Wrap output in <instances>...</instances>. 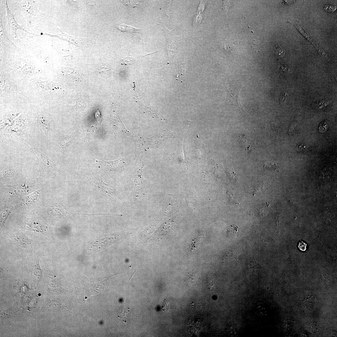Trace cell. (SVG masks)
<instances>
[{
  "instance_id": "6da1fadb",
  "label": "cell",
  "mask_w": 337,
  "mask_h": 337,
  "mask_svg": "<svg viewBox=\"0 0 337 337\" xmlns=\"http://www.w3.org/2000/svg\"><path fill=\"white\" fill-rule=\"evenodd\" d=\"M243 81L242 80H237L228 82L223 81L227 93L226 101L229 105L238 107L249 116V114L245 110L239 100L240 92L243 86Z\"/></svg>"
},
{
  "instance_id": "7a4b0ae2",
  "label": "cell",
  "mask_w": 337,
  "mask_h": 337,
  "mask_svg": "<svg viewBox=\"0 0 337 337\" xmlns=\"http://www.w3.org/2000/svg\"><path fill=\"white\" fill-rule=\"evenodd\" d=\"M36 158L37 166L42 176H48L53 173L55 167L53 162L40 152L35 148L32 150Z\"/></svg>"
},
{
  "instance_id": "3957f363",
  "label": "cell",
  "mask_w": 337,
  "mask_h": 337,
  "mask_svg": "<svg viewBox=\"0 0 337 337\" xmlns=\"http://www.w3.org/2000/svg\"><path fill=\"white\" fill-rule=\"evenodd\" d=\"M10 237L14 244L26 249L32 248L35 242V241L29 238L21 232L13 233L10 236Z\"/></svg>"
},
{
  "instance_id": "277c9868",
  "label": "cell",
  "mask_w": 337,
  "mask_h": 337,
  "mask_svg": "<svg viewBox=\"0 0 337 337\" xmlns=\"http://www.w3.org/2000/svg\"><path fill=\"white\" fill-rule=\"evenodd\" d=\"M21 227L26 230L33 231L39 232H43L47 229V226L38 222L29 221L25 222L21 224Z\"/></svg>"
},
{
  "instance_id": "5b68a950",
  "label": "cell",
  "mask_w": 337,
  "mask_h": 337,
  "mask_svg": "<svg viewBox=\"0 0 337 337\" xmlns=\"http://www.w3.org/2000/svg\"><path fill=\"white\" fill-rule=\"evenodd\" d=\"M68 212L62 204L55 203L51 206L48 213L50 216H62Z\"/></svg>"
},
{
  "instance_id": "8992f818",
  "label": "cell",
  "mask_w": 337,
  "mask_h": 337,
  "mask_svg": "<svg viewBox=\"0 0 337 337\" xmlns=\"http://www.w3.org/2000/svg\"><path fill=\"white\" fill-rule=\"evenodd\" d=\"M108 169L112 171H119L125 166V162L123 157L113 161H104Z\"/></svg>"
},
{
  "instance_id": "52a82bcc",
  "label": "cell",
  "mask_w": 337,
  "mask_h": 337,
  "mask_svg": "<svg viewBox=\"0 0 337 337\" xmlns=\"http://www.w3.org/2000/svg\"><path fill=\"white\" fill-rule=\"evenodd\" d=\"M37 122L42 130L45 132L48 133L50 130L49 121L44 118L39 113L37 114Z\"/></svg>"
},
{
  "instance_id": "ba28073f",
  "label": "cell",
  "mask_w": 337,
  "mask_h": 337,
  "mask_svg": "<svg viewBox=\"0 0 337 337\" xmlns=\"http://www.w3.org/2000/svg\"><path fill=\"white\" fill-rule=\"evenodd\" d=\"M288 22L289 23L294 25L295 27H296L297 29L299 31V32L305 38H306L308 40H309L310 42L312 44H313L315 46L314 44L313 43L312 41L311 40V39L309 35L308 34L306 31L304 30V29L301 25V24L298 21L296 20H294L292 19H290L288 20Z\"/></svg>"
},
{
  "instance_id": "9c48e42d",
  "label": "cell",
  "mask_w": 337,
  "mask_h": 337,
  "mask_svg": "<svg viewBox=\"0 0 337 337\" xmlns=\"http://www.w3.org/2000/svg\"><path fill=\"white\" fill-rule=\"evenodd\" d=\"M74 136V133H72L63 137L59 142L61 148L64 149L68 147L73 140Z\"/></svg>"
},
{
  "instance_id": "30bf717a",
  "label": "cell",
  "mask_w": 337,
  "mask_h": 337,
  "mask_svg": "<svg viewBox=\"0 0 337 337\" xmlns=\"http://www.w3.org/2000/svg\"><path fill=\"white\" fill-rule=\"evenodd\" d=\"M12 211V209L10 208H6L2 211L0 213V227L2 229L4 227L6 222Z\"/></svg>"
},
{
  "instance_id": "8fae6325",
  "label": "cell",
  "mask_w": 337,
  "mask_h": 337,
  "mask_svg": "<svg viewBox=\"0 0 337 337\" xmlns=\"http://www.w3.org/2000/svg\"><path fill=\"white\" fill-rule=\"evenodd\" d=\"M238 142L240 147L245 150L248 151L250 148L251 144L244 134L240 135Z\"/></svg>"
},
{
  "instance_id": "7c38bea8",
  "label": "cell",
  "mask_w": 337,
  "mask_h": 337,
  "mask_svg": "<svg viewBox=\"0 0 337 337\" xmlns=\"http://www.w3.org/2000/svg\"><path fill=\"white\" fill-rule=\"evenodd\" d=\"M116 27L120 31L125 32H135L139 31L140 30L125 24H117Z\"/></svg>"
},
{
  "instance_id": "4fadbf2b",
  "label": "cell",
  "mask_w": 337,
  "mask_h": 337,
  "mask_svg": "<svg viewBox=\"0 0 337 337\" xmlns=\"http://www.w3.org/2000/svg\"><path fill=\"white\" fill-rule=\"evenodd\" d=\"M17 173V170L15 168H11L2 171L0 173V179L13 177Z\"/></svg>"
},
{
  "instance_id": "5bb4252c",
  "label": "cell",
  "mask_w": 337,
  "mask_h": 337,
  "mask_svg": "<svg viewBox=\"0 0 337 337\" xmlns=\"http://www.w3.org/2000/svg\"><path fill=\"white\" fill-rule=\"evenodd\" d=\"M39 194V191H37L27 196L25 199V205H29L33 203L37 200Z\"/></svg>"
},
{
  "instance_id": "9a60e30c",
  "label": "cell",
  "mask_w": 337,
  "mask_h": 337,
  "mask_svg": "<svg viewBox=\"0 0 337 337\" xmlns=\"http://www.w3.org/2000/svg\"><path fill=\"white\" fill-rule=\"evenodd\" d=\"M274 55L277 58L283 57L285 54V51L278 44H275L274 46Z\"/></svg>"
},
{
  "instance_id": "2e32d148",
  "label": "cell",
  "mask_w": 337,
  "mask_h": 337,
  "mask_svg": "<svg viewBox=\"0 0 337 337\" xmlns=\"http://www.w3.org/2000/svg\"><path fill=\"white\" fill-rule=\"evenodd\" d=\"M39 260H36L35 267L33 272V277L36 280H39L42 276V272L39 265Z\"/></svg>"
},
{
  "instance_id": "e0dca14e",
  "label": "cell",
  "mask_w": 337,
  "mask_h": 337,
  "mask_svg": "<svg viewBox=\"0 0 337 337\" xmlns=\"http://www.w3.org/2000/svg\"><path fill=\"white\" fill-rule=\"evenodd\" d=\"M263 167L266 169L270 170H273L276 169V164L272 162L267 161L264 164Z\"/></svg>"
},
{
  "instance_id": "ac0fdd59",
  "label": "cell",
  "mask_w": 337,
  "mask_h": 337,
  "mask_svg": "<svg viewBox=\"0 0 337 337\" xmlns=\"http://www.w3.org/2000/svg\"><path fill=\"white\" fill-rule=\"evenodd\" d=\"M121 61L123 64L127 65H132L134 62V60L132 58L128 56L124 57Z\"/></svg>"
},
{
  "instance_id": "d6986e66",
  "label": "cell",
  "mask_w": 337,
  "mask_h": 337,
  "mask_svg": "<svg viewBox=\"0 0 337 337\" xmlns=\"http://www.w3.org/2000/svg\"><path fill=\"white\" fill-rule=\"evenodd\" d=\"M336 6L331 5L327 4L324 7L325 10L329 12H333L336 10Z\"/></svg>"
},
{
  "instance_id": "ffe728a7",
  "label": "cell",
  "mask_w": 337,
  "mask_h": 337,
  "mask_svg": "<svg viewBox=\"0 0 337 337\" xmlns=\"http://www.w3.org/2000/svg\"><path fill=\"white\" fill-rule=\"evenodd\" d=\"M318 50V52L320 56L323 59L328 61L329 59L328 55L322 49H320Z\"/></svg>"
},
{
  "instance_id": "44dd1931",
  "label": "cell",
  "mask_w": 337,
  "mask_h": 337,
  "mask_svg": "<svg viewBox=\"0 0 337 337\" xmlns=\"http://www.w3.org/2000/svg\"><path fill=\"white\" fill-rule=\"evenodd\" d=\"M328 127V125L326 123H323L319 126V131L321 133L325 132L327 129Z\"/></svg>"
},
{
  "instance_id": "7402d4cb",
  "label": "cell",
  "mask_w": 337,
  "mask_h": 337,
  "mask_svg": "<svg viewBox=\"0 0 337 337\" xmlns=\"http://www.w3.org/2000/svg\"><path fill=\"white\" fill-rule=\"evenodd\" d=\"M307 244L302 241L298 243V247L299 249L302 251H305L306 249Z\"/></svg>"
},
{
  "instance_id": "603a6c76",
  "label": "cell",
  "mask_w": 337,
  "mask_h": 337,
  "mask_svg": "<svg viewBox=\"0 0 337 337\" xmlns=\"http://www.w3.org/2000/svg\"><path fill=\"white\" fill-rule=\"evenodd\" d=\"M164 302V303L163 305V310H164V311H168V310H170V306L169 304L168 303V301H165Z\"/></svg>"
}]
</instances>
